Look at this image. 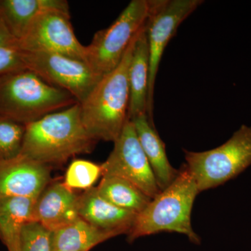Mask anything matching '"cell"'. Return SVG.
I'll return each mask as SVG.
<instances>
[{
    "label": "cell",
    "mask_w": 251,
    "mask_h": 251,
    "mask_svg": "<svg viewBox=\"0 0 251 251\" xmlns=\"http://www.w3.org/2000/svg\"><path fill=\"white\" fill-rule=\"evenodd\" d=\"M158 0H133L111 25L94 34L86 46V63L103 77L120 64L130 43L146 25Z\"/></svg>",
    "instance_id": "5"
},
{
    "label": "cell",
    "mask_w": 251,
    "mask_h": 251,
    "mask_svg": "<svg viewBox=\"0 0 251 251\" xmlns=\"http://www.w3.org/2000/svg\"><path fill=\"white\" fill-rule=\"evenodd\" d=\"M25 126L21 154L46 166L90 153L97 142L84 126L79 103Z\"/></svg>",
    "instance_id": "1"
},
{
    "label": "cell",
    "mask_w": 251,
    "mask_h": 251,
    "mask_svg": "<svg viewBox=\"0 0 251 251\" xmlns=\"http://www.w3.org/2000/svg\"><path fill=\"white\" fill-rule=\"evenodd\" d=\"M78 102L27 69L0 75V118L28 125Z\"/></svg>",
    "instance_id": "4"
},
{
    "label": "cell",
    "mask_w": 251,
    "mask_h": 251,
    "mask_svg": "<svg viewBox=\"0 0 251 251\" xmlns=\"http://www.w3.org/2000/svg\"><path fill=\"white\" fill-rule=\"evenodd\" d=\"M49 9L69 11V4L64 0H0V18L17 41L33 20Z\"/></svg>",
    "instance_id": "16"
},
{
    "label": "cell",
    "mask_w": 251,
    "mask_h": 251,
    "mask_svg": "<svg viewBox=\"0 0 251 251\" xmlns=\"http://www.w3.org/2000/svg\"><path fill=\"white\" fill-rule=\"evenodd\" d=\"M137 35L130 43L120 64L101 77L88 97L80 103L84 126L97 141L115 143L128 120V73Z\"/></svg>",
    "instance_id": "2"
},
{
    "label": "cell",
    "mask_w": 251,
    "mask_h": 251,
    "mask_svg": "<svg viewBox=\"0 0 251 251\" xmlns=\"http://www.w3.org/2000/svg\"><path fill=\"white\" fill-rule=\"evenodd\" d=\"M149 75L150 50L145 25L135 39L130 63L128 73L130 100L128 114L129 120L138 115L148 114Z\"/></svg>",
    "instance_id": "15"
},
{
    "label": "cell",
    "mask_w": 251,
    "mask_h": 251,
    "mask_svg": "<svg viewBox=\"0 0 251 251\" xmlns=\"http://www.w3.org/2000/svg\"><path fill=\"white\" fill-rule=\"evenodd\" d=\"M100 175V165L85 160H75L68 168L64 183L72 189L77 188L86 191L92 187Z\"/></svg>",
    "instance_id": "22"
},
{
    "label": "cell",
    "mask_w": 251,
    "mask_h": 251,
    "mask_svg": "<svg viewBox=\"0 0 251 251\" xmlns=\"http://www.w3.org/2000/svg\"><path fill=\"white\" fill-rule=\"evenodd\" d=\"M36 201L27 197L0 199V239L8 251H19L21 232L33 220Z\"/></svg>",
    "instance_id": "17"
},
{
    "label": "cell",
    "mask_w": 251,
    "mask_h": 251,
    "mask_svg": "<svg viewBox=\"0 0 251 251\" xmlns=\"http://www.w3.org/2000/svg\"><path fill=\"white\" fill-rule=\"evenodd\" d=\"M113 237L112 234L94 227L80 218L53 232L52 251H90Z\"/></svg>",
    "instance_id": "18"
},
{
    "label": "cell",
    "mask_w": 251,
    "mask_h": 251,
    "mask_svg": "<svg viewBox=\"0 0 251 251\" xmlns=\"http://www.w3.org/2000/svg\"><path fill=\"white\" fill-rule=\"evenodd\" d=\"M186 165L199 192L221 186L251 166V126L242 125L226 143L196 152L184 150Z\"/></svg>",
    "instance_id": "6"
},
{
    "label": "cell",
    "mask_w": 251,
    "mask_h": 251,
    "mask_svg": "<svg viewBox=\"0 0 251 251\" xmlns=\"http://www.w3.org/2000/svg\"><path fill=\"white\" fill-rule=\"evenodd\" d=\"M78 212L86 222L114 237L128 234L138 215L105 201L99 195L97 187L89 188L79 196Z\"/></svg>",
    "instance_id": "13"
},
{
    "label": "cell",
    "mask_w": 251,
    "mask_h": 251,
    "mask_svg": "<svg viewBox=\"0 0 251 251\" xmlns=\"http://www.w3.org/2000/svg\"><path fill=\"white\" fill-rule=\"evenodd\" d=\"M23 52L27 69L50 85L67 91L79 103L85 100L101 78L87 63L69 56L52 52Z\"/></svg>",
    "instance_id": "8"
},
{
    "label": "cell",
    "mask_w": 251,
    "mask_h": 251,
    "mask_svg": "<svg viewBox=\"0 0 251 251\" xmlns=\"http://www.w3.org/2000/svg\"><path fill=\"white\" fill-rule=\"evenodd\" d=\"M199 193L196 180L186 165H183L174 181L138 214L133 227L126 234L128 242L170 232L184 234L193 244H201V238L191 225L193 206Z\"/></svg>",
    "instance_id": "3"
},
{
    "label": "cell",
    "mask_w": 251,
    "mask_h": 251,
    "mask_svg": "<svg viewBox=\"0 0 251 251\" xmlns=\"http://www.w3.org/2000/svg\"><path fill=\"white\" fill-rule=\"evenodd\" d=\"M26 126L0 118V159H9L21 154Z\"/></svg>",
    "instance_id": "20"
},
{
    "label": "cell",
    "mask_w": 251,
    "mask_h": 251,
    "mask_svg": "<svg viewBox=\"0 0 251 251\" xmlns=\"http://www.w3.org/2000/svg\"><path fill=\"white\" fill-rule=\"evenodd\" d=\"M17 46V40L10 34L0 18V48Z\"/></svg>",
    "instance_id": "24"
},
{
    "label": "cell",
    "mask_w": 251,
    "mask_h": 251,
    "mask_svg": "<svg viewBox=\"0 0 251 251\" xmlns=\"http://www.w3.org/2000/svg\"><path fill=\"white\" fill-rule=\"evenodd\" d=\"M130 121L134 126L140 145L161 191L174 181L179 174V170L175 169L170 163L167 156L166 145L148 114L138 115Z\"/></svg>",
    "instance_id": "14"
},
{
    "label": "cell",
    "mask_w": 251,
    "mask_h": 251,
    "mask_svg": "<svg viewBox=\"0 0 251 251\" xmlns=\"http://www.w3.org/2000/svg\"><path fill=\"white\" fill-rule=\"evenodd\" d=\"M203 3L202 0H158L146 24L150 50L148 115L153 121V92L158 67L168 43L180 25Z\"/></svg>",
    "instance_id": "9"
},
{
    "label": "cell",
    "mask_w": 251,
    "mask_h": 251,
    "mask_svg": "<svg viewBox=\"0 0 251 251\" xmlns=\"http://www.w3.org/2000/svg\"><path fill=\"white\" fill-rule=\"evenodd\" d=\"M23 69L27 68L23 51L17 46L0 48V75Z\"/></svg>",
    "instance_id": "23"
},
{
    "label": "cell",
    "mask_w": 251,
    "mask_h": 251,
    "mask_svg": "<svg viewBox=\"0 0 251 251\" xmlns=\"http://www.w3.org/2000/svg\"><path fill=\"white\" fill-rule=\"evenodd\" d=\"M53 251V232L40 223L31 221L23 226L19 251Z\"/></svg>",
    "instance_id": "21"
},
{
    "label": "cell",
    "mask_w": 251,
    "mask_h": 251,
    "mask_svg": "<svg viewBox=\"0 0 251 251\" xmlns=\"http://www.w3.org/2000/svg\"><path fill=\"white\" fill-rule=\"evenodd\" d=\"M17 47L25 52H52L86 63V46L77 39L69 11L49 9L36 16Z\"/></svg>",
    "instance_id": "7"
},
{
    "label": "cell",
    "mask_w": 251,
    "mask_h": 251,
    "mask_svg": "<svg viewBox=\"0 0 251 251\" xmlns=\"http://www.w3.org/2000/svg\"><path fill=\"white\" fill-rule=\"evenodd\" d=\"M79 196L64 182L48 185L36 199L32 221L54 232L80 219Z\"/></svg>",
    "instance_id": "12"
},
{
    "label": "cell",
    "mask_w": 251,
    "mask_h": 251,
    "mask_svg": "<svg viewBox=\"0 0 251 251\" xmlns=\"http://www.w3.org/2000/svg\"><path fill=\"white\" fill-rule=\"evenodd\" d=\"M97 188L105 201L137 214L141 212L151 200L135 185L119 176H103Z\"/></svg>",
    "instance_id": "19"
},
{
    "label": "cell",
    "mask_w": 251,
    "mask_h": 251,
    "mask_svg": "<svg viewBox=\"0 0 251 251\" xmlns=\"http://www.w3.org/2000/svg\"><path fill=\"white\" fill-rule=\"evenodd\" d=\"M50 181V167L23 155L0 159V199L27 197L37 199Z\"/></svg>",
    "instance_id": "11"
},
{
    "label": "cell",
    "mask_w": 251,
    "mask_h": 251,
    "mask_svg": "<svg viewBox=\"0 0 251 251\" xmlns=\"http://www.w3.org/2000/svg\"><path fill=\"white\" fill-rule=\"evenodd\" d=\"M114 144L110 156L100 165L102 176L123 178L135 185L151 199L156 197L161 190L129 120Z\"/></svg>",
    "instance_id": "10"
}]
</instances>
